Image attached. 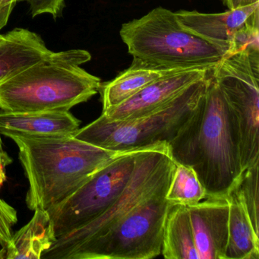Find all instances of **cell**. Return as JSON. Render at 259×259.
<instances>
[{"instance_id":"obj_1","label":"cell","mask_w":259,"mask_h":259,"mask_svg":"<svg viewBox=\"0 0 259 259\" xmlns=\"http://www.w3.org/2000/svg\"><path fill=\"white\" fill-rule=\"evenodd\" d=\"M168 145L175 163L195 171L206 198H228L242 172L239 127L210 69L205 94Z\"/></svg>"},{"instance_id":"obj_2","label":"cell","mask_w":259,"mask_h":259,"mask_svg":"<svg viewBox=\"0 0 259 259\" xmlns=\"http://www.w3.org/2000/svg\"><path fill=\"white\" fill-rule=\"evenodd\" d=\"M2 135L19 148L29 184L26 204L31 210H48L60 204L119 154L73 136L36 137L9 132Z\"/></svg>"},{"instance_id":"obj_3","label":"cell","mask_w":259,"mask_h":259,"mask_svg":"<svg viewBox=\"0 0 259 259\" xmlns=\"http://www.w3.org/2000/svg\"><path fill=\"white\" fill-rule=\"evenodd\" d=\"M84 50L52 52L0 83V110L7 113L69 111L99 92L101 78L81 67Z\"/></svg>"},{"instance_id":"obj_4","label":"cell","mask_w":259,"mask_h":259,"mask_svg":"<svg viewBox=\"0 0 259 259\" xmlns=\"http://www.w3.org/2000/svg\"><path fill=\"white\" fill-rule=\"evenodd\" d=\"M209 70L205 77L192 83L154 111L123 120H110L101 115L92 123L80 128L73 136L117 153L169 144L189 120L205 94Z\"/></svg>"},{"instance_id":"obj_5","label":"cell","mask_w":259,"mask_h":259,"mask_svg":"<svg viewBox=\"0 0 259 259\" xmlns=\"http://www.w3.org/2000/svg\"><path fill=\"white\" fill-rule=\"evenodd\" d=\"M121 38L133 58L172 69H210L222 59L211 45L181 26L176 13L163 7L123 24Z\"/></svg>"},{"instance_id":"obj_6","label":"cell","mask_w":259,"mask_h":259,"mask_svg":"<svg viewBox=\"0 0 259 259\" xmlns=\"http://www.w3.org/2000/svg\"><path fill=\"white\" fill-rule=\"evenodd\" d=\"M175 167L167 143L139 150L130 182L110 208L87 225L57 238L41 258L69 259L75 250L105 234L135 206L169 183Z\"/></svg>"},{"instance_id":"obj_7","label":"cell","mask_w":259,"mask_h":259,"mask_svg":"<svg viewBox=\"0 0 259 259\" xmlns=\"http://www.w3.org/2000/svg\"><path fill=\"white\" fill-rule=\"evenodd\" d=\"M170 182L135 206L105 234L75 250L69 259H151L161 254Z\"/></svg>"},{"instance_id":"obj_8","label":"cell","mask_w":259,"mask_h":259,"mask_svg":"<svg viewBox=\"0 0 259 259\" xmlns=\"http://www.w3.org/2000/svg\"><path fill=\"white\" fill-rule=\"evenodd\" d=\"M210 72L237 121L243 172L259 162V49L222 58Z\"/></svg>"},{"instance_id":"obj_9","label":"cell","mask_w":259,"mask_h":259,"mask_svg":"<svg viewBox=\"0 0 259 259\" xmlns=\"http://www.w3.org/2000/svg\"><path fill=\"white\" fill-rule=\"evenodd\" d=\"M139 150L116 154L69 198L48 209L57 238L87 225L110 208L130 182Z\"/></svg>"},{"instance_id":"obj_10","label":"cell","mask_w":259,"mask_h":259,"mask_svg":"<svg viewBox=\"0 0 259 259\" xmlns=\"http://www.w3.org/2000/svg\"><path fill=\"white\" fill-rule=\"evenodd\" d=\"M175 13L185 30L213 47L222 58H227L236 33L245 24L259 19V2L221 13L186 10Z\"/></svg>"},{"instance_id":"obj_11","label":"cell","mask_w":259,"mask_h":259,"mask_svg":"<svg viewBox=\"0 0 259 259\" xmlns=\"http://www.w3.org/2000/svg\"><path fill=\"white\" fill-rule=\"evenodd\" d=\"M209 69L195 68L168 74L148 84L120 105L102 111L101 115L110 120H123L154 111L192 83L205 77Z\"/></svg>"},{"instance_id":"obj_12","label":"cell","mask_w":259,"mask_h":259,"mask_svg":"<svg viewBox=\"0 0 259 259\" xmlns=\"http://www.w3.org/2000/svg\"><path fill=\"white\" fill-rule=\"evenodd\" d=\"M199 259H225L229 238L227 198H206L187 206Z\"/></svg>"},{"instance_id":"obj_13","label":"cell","mask_w":259,"mask_h":259,"mask_svg":"<svg viewBox=\"0 0 259 259\" xmlns=\"http://www.w3.org/2000/svg\"><path fill=\"white\" fill-rule=\"evenodd\" d=\"M81 122L69 111L7 113L0 110V133L36 137L74 136Z\"/></svg>"},{"instance_id":"obj_14","label":"cell","mask_w":259,"mask_h":259,"mask_svg":"<svg viewBox=\"0 0 259 259\" xmlns=\"http://www.w3.org/2000/svg\"><path fill=\"white\" fill-rule=\"evenodd\" d=\"M182 70L186 69H172L133 58L128 69L120 72L112 81L101 83L99 92L102 98L103 111L120 105L161 77Z\"/></svg>"},{"instance_id":"obj_15","label":"cell","mask_w":259,"mask_h":259,"mask_svg":"<svg viewBox=\"0 0 259 259\" xmlns=\"http://www.w3.org/2000/svg\"><path fill=\"white\" fill-rule=\"evenodd\" d=\"M0 40V83L48 57L53 51L39 34L16 28Z\"/></svg>"},{"instance_id":"obj_16","label":"cell","mask_w":259,"mask_h":259,"mask_svg":"<svg viewBox=\"0 0 259 259\" xmlns=\"http://www.w3.org/2000/svg\"><path fill=\"white\" fill-rule=\"evenodd\" d=\"M31 221L13 234L6 248V259H40L57 240L48 210L37 208Z\"/></svg>"},{"instance_id":"obj_17","label":"cell","mask_w":259,"mask_h":259,"mask_svg":"<svg viewBox=\"0 0 259 259\" xmlns=\"http://www.w3.org/2000/svg\"><path fill=\"white\" fill-rule=\"evenodd\" d=\"M227 199L230 211L225 259H258L259 235L253 228L240 196L233 190Z\"/></svg>"},{"instance_id":"obj_18","label":"cell","mask_w":259,"mask_h":259,"mask_svg":"<svg viewBox=\"0 0 259 259\" xmlns=\"http://www.w3.org/2000/svg\"><path fill=\"white\" fill-rule=\"evenodd\" d=\"M161 254L166 259H199L187 206L170 203L163 227Z\"/></svg>"},{"instance_id":"obj_19","label":"cell","mask_w":259,"mask_h":259,"mask_svg":"<svg viewBox=\"0 0 259 259\" xmlns=\"http://www.w3.org/2000/svg\"><path fill=\"white\" fill-rule=\"evenodd\" d=\"M166 198L171 204L190 206L206 198V194L193 169L176 163Z\"/></svg>"},{"instance_id":"obj_20","label":"cell","mask_w":259,"mask_h":259,"mask_svg":"<svg viewBox=\"0 0 259 259\" xmlns=\"http://www.w3.org/2000/svg\"><path fill=\"white\" fill-rule=\"evenodd\" d=\"M258 169L259 162L245 169L233 189L240 196L253 228L257 235H259Z\"/></svg>"},{"instance_id":"obj_21","label":"cell","mask_w":259,"mask_h":259,"mask_svg":"<svg viewBox=\"0 0 259 259\" xmlns=\"http://www.w3.org/2000/svg\"><path fill=\"white\" fill-rule=\"evenodd\" d=\"M25 2L28 4L30 13L33 18L40 15H51L54 19L61 17L64 11L65 0H4L0 9V30L8 23L10 15L18 3Z\"/></svg>"},{"instance_id":"obj_22","label":"cell","mask_w":259,"mask_h":259,"mask_svg":"<svg viewBox=\"0 0 259 259\" xmlns=\"http://www.w3.org/2000/svg\"><path fill=\"white\" fill-rule=\"evenodd\" d=\"M17 211L7 201L0 198V245L7 248L13 236V226L17 223Z\"/></svg>"},{"instance_id":"obj_23","label":"cell","mask_w":259,"mask_h":259,"mask_svg":"<svg viewBox=\"0 0 259 259\" xmlns=\"http://www.w3.org/2000/svg\"><path fill=\"white\" fill-rule=\"evenodd\" d=\"M12 163H13V160L4 149L1 133H0V190L2 189L5 182L7 181L6 169Z\"/></svg>"},{"instance_id":"obj_24","label":"cell","mask_w":259,"mask_h":259,"mask_svg":"<svg viewBox=\"0 0 259 259\" xmlns=\"http://www.w3.org/2000/svg\"><path fill=\"white\" fill-rule=\"evenodd\" d=\"M221 1L224 5L228 8V10H234V9L259 2V0H221Z\"/></svg>"},{"instance_id":"obj_25","label":"cell","mask_w":259,"mask_h":259,"mask_svg":"<svg viewBox=\"0 0 259 259\" xmlns=\"http://www.w3.org/2000/svg\"><path fill=\"white\" fill-rule=\"evenodd\" d=\"M0 259H6V248H2L0 249Z\"/></svg>"},{"instance_id":"obj_26","label":"cell","mask_w":259,"mask_h":259,"mask_svg":"<svg viewBox=\"0 0 259 259\" xmlns=\"http://www.w3.org/2000/svg\"><path fill=\"white\" fill-rule=\"evenodd\" d=\"M4 0H0V9H1V7H2L3 4H4Z\"/></svg>"},{"instance_id":"obj_27","label":"cell","mask_w":259,"mask_h":259,"mask_svg":"<svg viewBox=\"0 0 259 259\" xmlns=\"http://www.w3.org/2000/svg\"><path fill=\"white\" fill-rule=\"evenodd\" d=\"M4 34H0V40H2L3 38H4Z\"/></svg>"}]
</instances>
